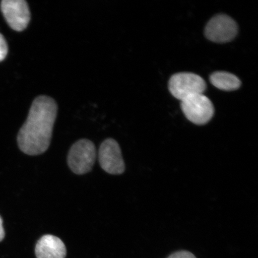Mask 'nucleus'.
I'll return each mask as SVG.
<instances>
[{"mask_svg": "<svg viewBox=\"0 0 258 258\" xmlns=\"http://www.w3.org/2000/svg\"><path fill=\"white\" fill-rule=\"evenodd\" d=\"M1 9L6 22L13 30L21 32L27 28L31 13L25 0H3Z\"/></svg>", "mask_w": 258, "mask_h": 258, "instance_id": "obj_5", "label": "nucleus"}, {"mask_svg": "<svg viewBox=\"0 0 258 258\" xmlns=\"http://www.w3.org/2000/svg\"><path fill=\"white\" fill-rule=\"evenodd\" d=\"M181 108L188 120L196 124L207 123L214 114L211 100L203 94L196 95L181 101Z\"/></svg>", "mask_w": 258, "mask_h": 258, "instance_id": "obj_4", "label": "nucleus"}, {"mask_svg": "<svg viewBox=\"0 0 258 258\" xmlns=\"http://www.w3.org/2000/svg\"><path fill=\"white\" fill-rule=\"evenodd\" d=\"M237 24L225 15L215 16L205 28V35L209 40L217 43H226L234 38L237 34Z\"/></svg>", "mask_w": 258, "mask_h": 258, "instance_id": "obj_7", "label": "nucleus"}, {"mask_svg": "<svg viewBox=\"0 0 258 258\" xmlns=\"http://www.w3.org/2000/svg\"><path fill=\"white\" fill-rule=\"evenodd\" d=\"M167 258H197L195 254L186 250H180L171 254Z\"/></svg>", "mask_w": 258, "mask_h": 258, "instance_id": "obj_11", "label": "nucleus"}, {"mask_svg": "<svg viewBox=\"0 0 258 258\" xmlns=\"http://www.w3.org/2000/svg\"><path fill=\"white\" fill-rule=\"evenodd\" d=\"M96 157L94 144L88 140H81L71 148L68 156V163L74 173L83 175L92 170Z\"/></svg>", "mask_w": 258, "mask_h": 258, "instance_id": "obj_2", "label": "nucleus"}, {"mask_svg": "<svg viewBox=\"0 0 258 258\" xmlns=\"http://www.w3.org/2000/svg\"><path fill=\"white\" fill-rule=\"evenodd\" d=\"M8 53V45L5 38L0 33V62L5 59Z\"/></svg>", "mask_w": 258, "mask_h": 258, "instance_id": "obj_10", "label": "nucleus"}, {"mask_svg": "<svg viewBox=\"0 0 258 258\" xmlns=\"http://www.w3.org/2000/svg\"><path fill=\"white\" fill-rule=\"evenodd\" d=\"M98 156L100 165L106 172L111 175H120L124 172L125 164L117 141L109 138L103 142Z\"/></svg>", "mask_w": 258, "mask_h": 258, "instance_id": "obj_6", "label": "nucleus"}, {"mask_svg": "<svg viewBox=\"0 0 258 258\" xmlns=\"http://www.w3.org/2000/svg\"><path fill=\"white\" fill-rule=\"evenodd\" d=\"M206 88L205 80L193 73L176 74L171 77L169 82L170 93L180 101L189 97L203 94Z\"/></svg>", "mask_w": 258, "mask_h": 258, "instance_id": "obj_3", "label": "nucleus"}, {"mask_svg": "<svg viewBox=\"0 0 258 258\" xmlns=\"http://www.w3.org/2000/svg\"><path fill=\"white\" fill-rule=\"evenodd\" d=\"M57 112L56 103L50 97L41 95L34 100L27 120L18 135L22 152L29 156L46 152L50 146Z\"/></svg>", "mask_w": 258, "mask_h": 258, "instance_id": "obj_1", "label": "nucleus"}, {"mask_svg": "<svg viewBox=\"0 0 258 258\" xmlns=\"http://www.w3.org/2000/svg\"><path fill=\"white\" fill-rule=\"evenodd\" d=\"M5 237V231L4 227H3V219L0 216V242L2 241Z\"/></svg>", "mask_w": 258, "mask_h": 258, "instance_id": "obj_12", "label": "nucleus"}, {"mask_svg": "<svg viewBox=\"0 0 258 258\" xmlns=\"http://www.w3.org/2000/svg\"><path fill=\"white\" fill-rule=\"evenodd\" d=\"M35 252L37 258H66L67 249L59 238L47 234L37 241Z\"/></svg>", "mask_w": 258, "mask_h": 258, "instance_id": "obj_8", "label": "nucleus"}, {"mask_svg": "<svg viewBox=\"0 0 258 258\" xmlns=\"http://www.w3.org/2000/svg\"><path fill=\"white\" fill-rule=\"evenodd\" d=\"M210 80L216 88L226 91H231L240 88L241 82L237 77L227 72L212 74Z\"/></svg>", "mask_w": 258, "mask_h": 258, "instance_id": "obj_9", "label": "nucleus"}]
</instances>
